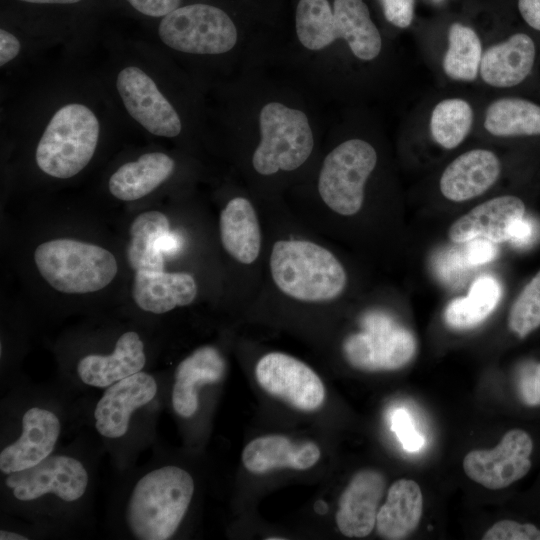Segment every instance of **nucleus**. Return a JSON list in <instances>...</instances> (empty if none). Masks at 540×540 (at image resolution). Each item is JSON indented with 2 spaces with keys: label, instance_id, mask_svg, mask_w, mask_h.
I'll return each mask as SVG.
<instances>
[{
  "label": "nucleus",
  "instance_id": "obj_1",
  "mask_svg": "<svg viewBox=\"0 0 540 540\" xmlns=\"http://www.w3.org/2000/svg\"><path fill=\"white\" fill-rule=\"evenodd\" d=\"M195 483L191 474L178 466L165 465L142 475L130 492L125 523L134 538H172L191 504Z\"/></svg>",
  "mask_w": 540,
  "mask_h": 540
},
{
  "label": "nucleus",
  "instance_id": "obj_2",
  "mask_svg": "<svg viewBox=\"0 0 540 540\" xmlns=\"http://www.w3.org/2000/svg\"><path fill=\"white\" fill-rule=\"evenodd\" d=\"M270 272L278 289L300 301L322 302L339 297L347 274L328 249L307 240H279L270 255Z\"/></svg>",
  "mask_w": 540,
  "mask_h": 540
},
{
  "label": "nucleus",
  "instance_id": "obj_3",
  "mask_svg": "<svg viewBox=\"0 0 540 540\" xmlns=\"http://www.w3.org/2000/svg\"><path fill=\"white\" fill-rule=\"evenodd\" d=\"M101 123L85 103L61 105L49 118L35 151L38 168L48 176L69 179L91 161L98 146Z\"/></svg>",
  "mask_w": 540,
  "mask_h": 540
},
{
  "label": "nucleus",
  "instance_id": "obj_4",
  "mask_svg": "<svg viewBox=\"0 0 540 540\" xmlns=\"http://www.w3.org/2000/svg\"><path fill=\"white\" fill-rule=\"evenodd\" d=\"M34 260L42 278L55 290L68 294L99 291L111 283L118 270L110 251L66 238L40 244Z\"/></svg>",
  "mask_w": 540,
  "mask_h": 540
},
{
  "label": "nucleus",
  "instance_id": "obj_5",
  "mask_svg": "<svg viewBox=\"0 0 540 540\" xmlns=\"http://www.w3.org/2000/svg\"><path fill=\"white\" fill-rule=\"evenodd\" d=\"M261 139L252 165L261 175L293 171L310 157L314 138L306 114L279 102L263 106L259 115Z\"/></svg>",
  "mask_w": 540,
  "mask_h": 540
},
{
  "label": "nucleus",
  "instance_id": "obj_6",
  "mask_svg": "<svg viewBox=\"0 0 540 540\" xmlns=\"http://www.w3.org/2000/svg\"><path fill=\"white\" fill-rule=\"evenodd\" d=\"M375 147L361 138L340 143L325 157L318 179L322 201L335 213L353 216L364 203L365 185L376 168Z\"/></svg>",
  "mask_w": 540,
  "mask_h": 540
},
{
  "label": "nucleus",
  "instance_id": "obj_7",
  "mask_svg": "<svg viewBox=\"0 0 540 540\" xmlns=\"http://www.w3.org/2000/svg\"><path fill=\"white\" fill-rule=\"evenodd\" d=\"M158 36L170 49L196 55L226 53L238 39L236 26L227 13L204 3L180 6L162 17Z\"/></svg>",
  "mask_w": 540,
  "mask_h": 540
},
{
  "label": "nucleus",
  "instance_id": "obj_8",
  "mask_svg": "<svg viewBox=\"0 0 540 540\" xmlns=\"http://www.w3.org/2000/svg\"><path fill=\"white\" fill-rule=\"evenodd\" d=\"M353 367L363 371H391L407 365L415 356L417 342L407 328L381 313L364 319V329L351 334L343 345Z\"/></svg>",
  "mask_w": 540,
  "mask_h": 540
},
{
  "label": "nucleus",
  "instance_id": "obj_9",
  "mask_svg": "<svg viewBox=\"0 0 540 540\" xmlns=\"http://www.w3.org/2000/svg\"><path fill=\"white\" fill-rule=\"evenodd\" d=\"M89 481L88 470L78 458L51 454L29 469L7 474L5 486L22 503H33L48 495L74 503L85 495Z\"/></svg>",
  "mask_w": 540,
  "mask_h": 540
},
{
  "label": "nucleus",
  "instance_id": "obj_10",
  "mask_svg": "<svg viewBox=\"0 0 540 540\" xmlns=\"http://www.w3.org/2000/svg\"><path fill=\"white\" fill-rule=\"evenodd\" d=\"M535 442L521 428L507 431L493 449L469 451L463 459V470L472 481L490 490L507 488L530 472Z\"/></svg>",
  "mask_w": 540,
  "mask_h": 540
},
{
  "label": "nucleus",
  "instance_id": "obj_11",
  "mask_svg": "<svg viewBox=\"0 0 540 540\" xmlns=\"http://www.w3.org/2000/svg\"><path fill=\"white\" fill-rule=\"evenodd\" d=\"M115 86L126 112L147 132L164 138L181 133L178 112L145 70L135 65L122 67Z\"/></svg>",
  "mask_w": 540,
  "mask_h": 540
},
{
  "label": "nucleus",
  "instance_id": "obj_12",
  "mask_svg": "<svg viewBox=\"0 0 540 540\" xmlns=\"http://www.w3.org/2000/svg\"><path fill=\"white\" fill-rule=\"evenodd\" d=\"M255 375L270 395L303 411L318 409L325 399L319 376L305 363L290 355L271 352L258 361Z\"/></svg>",
  "mask_w": 540,
  "mask_h": 540
},
{
  "label": "nucleus",
  "instance_id": "obj_13",
  "mask_svg": "<svg viewBox=\"0 0 540 540\" xmlns=\"http://www.w3.org/2000/svg\"><path fill=\"white\" fill-rule=\"evenodd\" d=\"M503 163L495 150L474 147L455 156L442 170L438 188L448 201L462 203L485 194L500 179Z\"/></svg>",
  "mask_w": 540,
  "mask_h": 540
},
{
  "label": "nucleus",
  "instance_id": "obj_14",
  "mask_svg": "<svg viewBox=\"0 0 540 540\" xmlns=\"http://www.w3.org/2000/svg\"><path fill=\"white\" fill-rule=\"evenodd\" d=\"M479 107L466 96L448 94L426 103L413 125L423 128V133L435 147L452 151L474 133Z\"/></svg>",
  "mask_w": 540,
  "mask_h": 540
},
{
  "label": "nucleus",
  "instance_id": "obj_15",
  "mask_svg": "<svg viewBox=\"0 0 540 540\" xmlns=\"http://www.w3.org/2000/svg\"><path fill=\"white\" fill-rule=\"evenodd\" d=\"M60 434L61 421L53 410L42 406L27 409L19 437L0 452V471L7 475L39 464L52 454Z\"/></svg>",
  "mask_w": 540,
  "mask_h": 540
},
{
  "label": "nucleus",
  "instance_id": "obj_16",
  "mask_svg": "<svg viewBox=\"0 0 540 540\" xmlns=\"http://www.w3.org/2000/svg\"><path fill=\"white\" fill-rule=\"evenodd\" d=\"M155 378L140 371L108 387L94 409L97 432L107 439H118L126 434L132 414L156 396Z\"/></svg>",
  "mask_w": 540,
  "mask_h": 540
},
{
  "label": "nucleus",
  "instance_id": "obj_17",
  "mask_svg": "<svg viewBox=\"0 0 540 540\" xmlns=\"http://www.w3.org/2000/svg\"><path fill=\"white\" fill-rule=\"evenodd\" d=\"M536 61V44L526 33L517 32L485 44L478 82L491 90H507L523 83Z\"/></svg>",
  "mask_w": 540,
  "mask_h": 540
},
{
  "label": "nucleus",
  "instance_id": "obj_18",
  "mask_svg": "<svg viewBox=\"0 0 540 540\" xmlns=\"http://www.w3.org/2000/svg\"><path fill=\"white\" fill-rule=\"evenodd\" d=\"M525 214V204L515 195H501L488 199L456 219L448 229L455 243L477 238L493 243L509 241L515 224Z\"/></svg>",
  "mask_w": 540,
  "mask_h": 540
},
{
  "label": "nucleus",
  "instance_id": "obj_19",
  "mask_svg": "<svg viewBox=\"0 0 540 540\" xmlns=\"http://www.w3.org/2000/svg\"><path fill=\"white\" fill-rule=\"evenodd\" d=\"M386 487L383 474L374 469L358 471L340 496L336 523L347 537L368 536L376 525Z\"/></svg>",
  "mask_w": 540,
  "mask_h": 540
},
{
  "label": "nucleus",
  "instance_id": "obj_20",
  "mask_svg": "<svg viewBox=\"0 0 540 540\" xmlns=\"http://www.w3.org/2000/svg\"><path fill=\"white\" fill-rule=\"evenodd\" d=\"M493 140L540 136V105L516 96H494L480 104L475 131Z\"/></svg>",
  "mask_w": 540,
  "mask_h": 540
},
{
  "label": "nucleus",
  "instance_id": "obj_21",
  "mask_svg": "<svg viewBox=\"0 0 540 540\" xmlns=\"http://www.w3.org/2000/svg\"><path fill=\"white\" fill-rule=\"evenodd\" d=\"M337 39H343L361 61H372L380 55L382 37L363 0H334L325 28V46Z\"/></svg>",
  "mask_w": 540,
  "mask_h": 540
},
{
  "label": "nucleus",
  "instance_id": "obj_22",
  "mask_svg": "<svg viewBox=\"0 0 540 540\" xmlns=\"http://www.w3.org/2000/svg\"><path fill=\"white\" fill-rule=\"evenodd\" d=\"M146 360L139 334L127 331L118 338L112 353L86 355L79 360L76 370L85 385L106 388L142 371Z\"/></svg>",
  "mask_w": 540,
  "mask_h": 540
},
{
  "label": "nucleus",
  "instance_id": "obj_23",
  "mask_svg": "<svg viewBox=\"0 0 540 540\" xmlns=\"http://www.w3.org/2000/svg\"><path fill=\"white\" fill-rule=\"evenodd\" d=\"M485 43L480 34L470 25L451 23L446 31L444 43L432 53L440 76L458 84L478 82L479 68Z\"/></svg>",
  "mask_w": 540,
  "mask_h": 540
},
{
  "label": "nucleus",
  "instance_id": "obj_24",
  "mask_svg": "<svg viewBox=\"0 0 540 540\" xmlns=\"http://www.w3.org/2000/svg\"><path fill=\"white\" fill-rule=\"evenodd\" d=\"M225 370V360L213 346L200 347L183 359L174 375L171 394L174 411L184 418L194 415L199 405V387L220 381Z\"/></svg>",
  "mask_w": 540,
  "mask_h": 540
},
{
  "label": "nucleus",
  "instance_id": "obj_25",
  "mask_svg": "<svg viewBox=\"0 0 540 540\" xmlns=\"http://www.w3.org/2000/svg\"><path fill=\"white\" fill-rule=\"evenodd\" d=\"M197 291V284L188 273L138 270L134 276L132 297L142 310L163 314L192 303Z\"/></svg>",
  "mask_w": 540,
  "mask_h": 540
},
{
  "label": "nucleus",
  "instance_id": "obj_26",
  "mask_svg": "<svg viewBox=\"0 0 540 540\" xmlns=\"http://www.w3.org/2000/svg\"><path fill=\"white\" fill-rule=\"evenodd\" d=\"M320 449L313 442L294 443L281 435H267L249 442L242 452V462L252 473L275 468L306 470L317 463Z\"/></svg>",
  "mask_w": 540,
  "mask_h": 540
},
{
  "label": "nucleus",
  "instance_id": "obj_27",
  "mask_svg": "<svg viewBox=\"0 0 540 540\" xmlns=\"http://www.w3.org/2000/svg\"><path fill=\"white\" fill-rule=\"evenodd\" d=\"M219 229L223 248L231 257L242 264L256 261L261 249V230L249 200L231 199L220 213Z\"/></svg>",
  "mask_w": 540,
  "mask_h": 540
},
{
  "label": "nucleus",
  "instance_id": "obj_28",
  "mask_svg": "<svg viewBox=\"0 0 540 540\" xmlns=\"http://www.w3.org/2000/svg\"><path fill=\"white\" fill-rule=\"evenodd\" d=\"M423 513V495L412 479H398L389 488L379 508L376 530L388 540L407 538L418 527Z\"/></svg>",
  "mask_w": 540,
  "mask_h": 540
},
{
  "label": "nucleus",
  "instance_id": "obj_29",
  "mask_svg": "<svg viewBox=\"0 0 540 540\" xmlns=\"http://www.w3.org/2000/svg\"><path fill=\"white\" fill-rule=\"evenodd\" d=\"M175 169L174 160L163 152H148L121 165L109 178L110 193L122 201L147 196L164 183Z\"/></svg>",
  "mask_w": 540,
  "mask_h": 540
},
{
  "label": "nucleus",
  "instance_id": "obj_30",
  "mask_svg": "<svg viewBox=\"0 0 540 540\" xmlns=\"http://www.w3.org/2000/svg\"><path fill=\"white\" fill-rule=\"evenodd\" d=\"M169 232V220L162 212L148 211L138 215L130 227L129 265L136 271H163L164 257L159 243Z\"/></svg>",
  "mask_w": 540,
  "mask_h": 540
},
{
  "label": "nucleus",
  "instance_id": "obj_31",
  "mask_svg": "<svg viewBox=\"0 0 540 540\" xmlns=\"http://www.w3.org/2000/svg\"><path fill=\"white\" fill-rule=\"evenodd\" d=\"M502 295L500 283L490 275L478 277L465 297L453 299L444 310V321L453 329L466 330L481 324L496 309Z\"/></svg>",
  "mask_w": 540,
  "mask_h": 540
},
{
  "label": "nucleus",
  "instance_id": "obj_32",
  "mask_svg": "<svg viewBox=\"0 0 540 540\" xmlns=\"http://www.w3.org/2000/svg\"><path fill=\"white\" fill-rule=\"evenodd\" d=\"M509 330L524 339L540 327V271L513 302L507 319Z\"/></svg>",
  "mask_w": 540,
  "mask_h": 540
},
{
  "label": "nucleus",
  "instance_id": "obj_33",
  "mask_svg": "<svg viewBox=\"0 0 540 540\" xmlns=\"http://www.w3.org/2000/svg\"><path fill=\"white\" fill-rule=\"evenodd\" d=\"M483 540H540V528L530 522L503 519L493 524Z\"/></svg>",
  "mask_w": 540,
  "mask_h": 540
},
{
  "label": "nucleus",
  "instance_id": "obj_34",
  "mask_svg": "<svg viewBox=\"0 0 540 540\" xmlns=\"http://www.w3.org/2000/svg\"><path fill=\"white\" fill-rule=\"evenodd\" d=\"M516 392L519 401L529 408H540V362H531L518 371Z\"/></svg>",
  "mask_w": 540,
  "mask_h": 540
},
{
  "label": "nucleus",
  "instance_id": "obj_35",
  "mask_svg": "<svg viewBox=\"0 0 540 540\" xmlns=\"http://www.w3.org/2000/svg\"><path fill=\"white\" fill-rule=\"evenodd\" d=\"M390 421L391 429L395 432L406 451L416 452L423 447L425 440L416 430L412 418L406 409H395Z\"/></svg>",
  "mask_w": 540,
  "mask_h": 540
},
{
  "label": "nucleus",
  "instance_id": "obj_36",
  "mask_svg": "<svg viewBox=\"0 0 540 540\" xmlns=\"http://www.w3.org/2000/svg\"><path fill=\"white\" fill-rule=\"evenodd\" d=\"M385 19L394 27L411 26L415 14V0H380Z\"/></svg>",
  "mask_w": 540,
  "mask_h": 540
},
{
  "label": "nucleus",
  "instance_id": "obj_37",
  "mask_svg": "<svg viewBox=\"0 0 540 540\" xmlns=\"http://www.w3.org/2000/svg\"><path fill=\"white\" fill-rule=\"evenodd\" d=\"M136 11L149 17H164L180 7L181 0H126Z\"/></svg>",
  "mask_w": 540,
  "mask_h": 540
},
{
  "label": "nucleus",
  "instance_id": "obj_38",
  "mask_svg": "<svg viewBox=\"0 0 540 540\" xmlns=\"http://www.w3.org/2000/svg\"><path fill=\"white\" fill-rule=\"evenodd\" d=\"M21 42L19 38L5 28L0 29V66L5 67L14 61L20 54Z\"/></svg>",
  "mask_w": 540,
  "mask_h": 540
},
{
  "label": "nucleus",
  "instance_id": "obj_39",
  "mask_svg": "<svg viewBox=\"0 0 540 540\" xmlns=\"http://www.w3.org/2000/svg\"><path fill=\"white\" fill-rule=\"evenodd\" d=\"M493 242L486 239L476 241L471 245L468 251V261L471 264H483L492 260L495 256V248L492 245Z\"/></svg>",
  "mask_w": 540,
  "mask_h": 540
},
{
  "label": "nucleus",
  "instance_id": "obj_40",
  "mask_svg": "<svg viewBox=\"0 0 540 540\" xmlns=\"http://www.w3.org/2000/svg\"><path fill=\"white\" fill-rule=\"evenodd\" d=\"M535 237V224L524 217L512 229L510 242L518 246L529 244Z\"/></svg>",
  "mask_w": 540,
  "mask_h": 540
},
{
  "label": "nucleus",
  "instance_id": "obj_41",
  "mask_svg": "<svg viewBox=\"0 0 540 540\" xmlns=\"http://www.w3.org/2000/svg\"><path fill=\"white\" fill-rule=\"evenodd\" d=\"M518 10L531 28L540 31V0H518Z\"/></svg>",
  "mask_w": 540,
  "mask_h": 540
},
{
  "label": "nucleus",
  "instance_id": "obj_42",
  "mask_svg": "<svg viewBox=\"0 0 540 540\" xmlns=\"http://www.w3.org/2000/svg\"><path fill=\"white\" fill-rule=\"evenodd\" d=\"M180 245V237L169 232L160 240L159 249L163 254H172L179 249Z\"/></svg>",
  "mask_w": 540,
  "mask_h": 540
},
{
  "label": "nucleus",
  "instance_id": "obj_43",
  "mask_svg": "<svg viewBox=\"0 0 540 540\" xmlns=\"http://www.w3.org/2000/svg\"><path fill=\"white\" fill-rule=\"evenodd\" d=\"M26 539H29V537L21 533L7 531L5 529H1L0 531V540H26Z\"/></svg>",
  "mask_w": 540,
  "mask_h": 540
},
{
  "label": "nucleus",
  "instance_id": "obj_44",
  "mask_svg": "<svg viewBox=\"0 0 540 540\" xmlns=\"http://www.w3.org/2000/svg\"><path fill=\"white\" fill-rule=\"evenodd\" d=\"M31 4H74L82 0H18Z\"/></svg>",
  "mask_w": 540,
  "mask_h": 540
},
{
  "label": "nucleus",
  "instance_id": "obj_45",
  "mask_svg": "<svg viewBox=\"0 0 540 540\" xmlns=\"http://www.w3.org/2000/svg\"><path fill=\"white\" fill-rule=\"evenodd\" d=\"M432 1L435 2V3H441V2H443L445 0H432Z\"/></svg>",
  "mask_w": 540,
  "mask_h": 540
}]
</instances>
